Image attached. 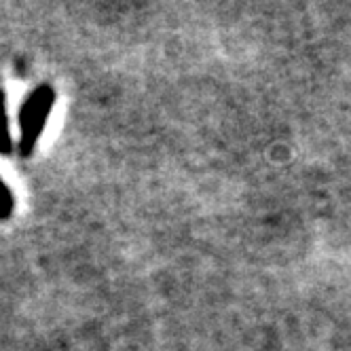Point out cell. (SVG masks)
Masks as SVG:
<instances>
[{
  "instance_id": "6da1fadb",
  "label": "cell",
  "mask_w": 351,
  "mask_h": 351,
  "mask_svg": "<svg viewBox=\"0 0 351 351\" xmlns=\"http://www.w3.org/2000/svg\"><path fill=\"white\" fill-rule=\"evenodd\" d=\"M53 102H56V91L49 85H40L28 95L26 104H23L21 114H19V125H21L19 153L21 155H30L34 146L38 144L40 134L49 119V112L53 108Z\"/></svg>"
},
{
  "instance_id": "7a4b0ae2",
  "label": "cell",
  "mask_w": 351,
  "mask_h": 351,
  "mask_svg": "<svg viewBox=\"0 0 351 351\" xmlns=\"http://www.w3.org/2000/svg\"><path fill=\"white\" fill-rule=\"evenodd\" d=\"M0 155H11V130L7 114V95L0 89Z\"/></svg>"
},
{
  "instance_id": "3957f363",
  "label": "cell",
  "mask_w": 351,
  "mask_h": 351,
  "mask_svg": "<svg viewBox=\"0 0 351 351\" xmlns=\"http://www.w3.org/2000/svg\"><path fill=\"white\" fill-rule=\"evenodd\" d=\"M13 195L9 191V186L0 180V220H9L13 214Z\"/></svg>"
}]
</instances>
